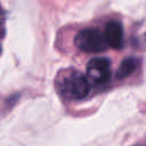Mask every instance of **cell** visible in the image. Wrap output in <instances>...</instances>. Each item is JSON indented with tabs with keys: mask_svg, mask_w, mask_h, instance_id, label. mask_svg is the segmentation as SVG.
Segmentation results:
<instances>
[{
	"mask_svg": "<svg viewBox=\"0 0 146 146\" xmlns=\"http://www.w3.org/2000/svg\"><path fill=\"white\" fill-rule=\"evenodd\" d=\"M139 65V62L137 58H133V57H128L125 59H123L119 66V70L116 72V76L119 79H123V78H127L128 75H130L131 73H133L137 67Z\"/></svg>",
	"mask_w": 146,
	"mask_h": 146,
	"instance_id": "5b68a950",
	"label": "cell"
},
{
	"mask_svg": "<svg viewBox=\"0 0 146 146\" xmlns=\"http://www.w3.org/2000/svg\"><path fill=\"white\" fill-rule=\"evenodd\" d=\"M56 86L59 94L70 99H82L89 92V83L87 78L75 70L60 72L57 76Z\"/></svg>",
	"mask_w": 146,
	"mask_h": 146,
	"instance_id": "6da1fadb",
	"label": "cell"
},
{
	"mask_svg": "<svg viewBox=\"0 0 146 146\" xmlns=\"http://www.w3.org/2000/svg\"><path fill=\"white\" fill-rule=\"evenodd\" d=\"M87 75L88 79L96 84L107 82L111 78L110 60L103 57L91 58L87 64Z\"/></svg>",
	"mask_w": 146,
	"mask_h": 146,
	"instance_id": "3957f363",
	"label": "cell"
},
{
	"mask_svg": "<svg viewBox=\"0 0 146 146\" xmlns=\"http://www.w3.org/2000/svg\"><path fill=\"white\" fill-rule=\"evenodd\" d=\"M0 52H1V48H0Z\"/></svg>",
	"mask_w": 146,
	"mask_h": 146,
	"instance_id": "8992f818",
	"label": "cell"
},
{
	"mask_svg": "<svg viewBox=\"0 0 146 146\" xmlns=\"http://www.w3.org/2000/svg\"><path fill=\"white\" fill-rule=\"evenodd\" d=\"M75 46L86 52H100L107 47L105 36L96 29H84L80 31L74 39Z\"/></svg>",
	"mask_w": 146,
	"mask_h": 146,
	"instance_id": "7a4b0ae2",
	"label": "cell"
},
{
	"mask_svg": "<svg viewBox=\"0 0 146 146\" xmlns=\"http://www.w3.org/2000/svg\"><path fill=\"white\" fill-rule=\"evenodd\" d=\"M105 40L107 46L114 49H121L123 46V29L119 22H108L105 27Z\"/></svg>",
	"mask_w": 146,
	"mask_h": 146,
	"instance_id": "277c9868",
	"label": "cell"
}]
</instances>
